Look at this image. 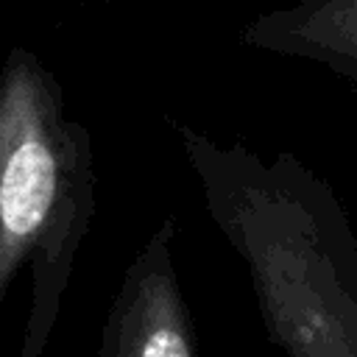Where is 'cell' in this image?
<instances>
[{
  "mask_svg": "<svg viewBox=\"0 0 357 357\" xmlns=\"http://www.w3.org/2000/svg\"><path fill=\"white\" fill-rule=\"evenodd\" d=\"M204 206L243 259L284 357H357V231L332 184L296 153L262 156L170 123Z\"/></svg>",
  "mask_w": 357,
  "mask_h": 357,
  "instance_id": "1",
  "label": "cell"
},
{
  "mask_svg": "<svg viewBox=\"0 0 357 357\" xmlns=\"http://www.w3.org/2000/svg\"><path fill=\"white\" fill-rule=\"evenodd\" d=\"M89 128L67 114L64 89L31 47L0 64V307L28 273L17 357H42L64 304L75 257L95 218Z\"/></svg>",
  "mask_w": 357,
  "mask_h": 357,
  "instance_id": "2",
  "label": "cell"
},
{
  "mask_svg": "<svg viewBox=\"0 0 357 357\" xmlns=\"http://www.w3.org/2000/svg\"><path fill=\"white\" fill-rule=\"evenodd\" d=\"M98 357H198L176 271V218L165 215L131 257L109 304Z\"/></svg>",
  "mask_w": 357,
  "mask_h": 357,
  "instance_id": "3",
  "label": "cell"
},
{
  "mask_svg": "<svg viewBox=\"0 0 357 357\" xmlns=\"http://www.w3.org/2000/svg\"><path fill=\"white\" fill-rule=\"evenodd\" d=\"M240 45L304 59L357 84V0H287L240 28Z\"/></svg>",
  "mask_w": 357,
  "mask_h": 357,
  "instance_id": "4",
  "label": "cell"
}]
</instances>
